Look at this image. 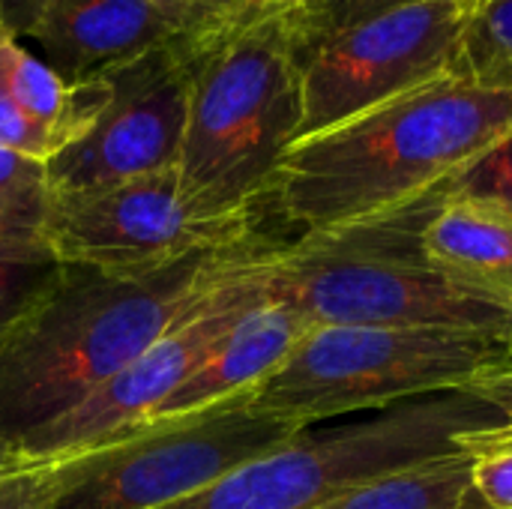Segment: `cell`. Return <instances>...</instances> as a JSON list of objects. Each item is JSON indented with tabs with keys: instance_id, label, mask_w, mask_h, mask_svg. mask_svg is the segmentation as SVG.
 Returning a JSON list of instances; mask_svg holds the SVG:
<instances>
[{
	"instance_id": "obj_1",
	"label": "cell",
	"mask_w": 512,
	"mask_h": 509,
	"mask_svg": "<svg viewBox=\"0 0 512 509\" xmlns=\"http://www.w3.org/2000/svg\"><path fill=\"white\" fill-rule=\"evenodd\" d=\"M198 255L153 276L60 264L39 300L0 339V432L21 447L156 339L216 303L231 264L255 249Z\"/></svg>"
},
{
	"instance_id": "obj_2",
	"label": "cell",
	"mask_w": 512,
	"mask_h": 509,
	"mask_svg": "<svg viewBox=\"0 0 512 509\" xmlns=\"http://www.w3.org/2000/svg\"><path fill=\"white\" fill-rule=\"evenodd\" d=\"M510 129L512 90L444 78L300 138L267 204L300 234L384 216L450 186Z\"/></svg>"
},
{
	"instance_id": "obj_3",
	"label": "cell",
	"mask_w": 512,
	"mask_h": 509,
	"mask_svg": "<svg viewBox=\"0 0 512 509\" xmlns=\"http://www.w3.org/2000/svg\"><path fill=\"white\" fill-rule=\"evenodd\" d=\"M180 48L189 66L183 198L207 219L255 216L303 123L294 9L243 3L180 36Z\"/></svg>"
},
{
	"instance_id": "obj_4",
	"label": "cell",
	"mask_w": 512,
	"mask_h": 509,
	"mask_svg": "<svg viewBox=\"0 0 512 509\" xmlns=\"http://www.w3.org/2000/svg\"><path fill=\"white\" fill-rule=\"evenodd\" d=\"M441 198L444 189L267 249L255 264L264 300L294 309L309 327H459L507 336L510 312L447 282L423 252L420 234Z\"/></svg>"
},
{
	"instance_id": "obj_5",
	"label": "cell",
	"mask_w": 512,
	"mask_h": 509,
	"mask_svg": "<svg viewBox=\"0 0 512 509\" xmlns=\"http://www.w3.org/2000/svg\"><path fill=\"white\" fill-rule=\"evenodd\" d=\"M504 426V414L474 390L417 396L312 423L210 489L165 509H318L387 474L462 456L465 441Z\"/></svg>"
},
{
	"instance_id": "obj_6",
	"label": "cell",
	"mask_w": 512,
	"mask_h": 509,
	"mask_svg": "<svg viewBox=\"0 0 512 509\" xmlns=\"http://www.w3.org/2000/svg\"><path fill=\"white\" fill-rule=\"evenodd\" d=\"M507 336L459 327H309L252 402L312 426L405 399L468 390L510 369Z\"/></svg>"
},
{
	"instance_id": "obj_7",
	"label": "cell",
	"mask_w": 512,
	"mask_h": 509,
	"mask_svg": "<svg viewBox=\"0 0 512 509\" xmlns=\"http://www.w3.org/2000/svg\"><path fill=\"white\" fill-rule=\"evenodd\" d=\"M261 411L252 390L219 405L141 423L90 450L45 465V509H165L303 432Z\"/></svg>"
},
{
	"instance_id": "obj_8",
	"label": "cell",
	"mask_w": 512,
	"mask_h": 509,
	"mask_svg": "<svg viewBox=\"0 0 512 509\" xmlns=\"http://www.w3.org/2000/svg\"><path fill=\"white\" fill-rule=\"evenodd\" d=\"M258 216L207 219L183 198L177 168L51 192L45 246L57 264L111 276H153L213 252L261 246Z\"/></svg>"
},
{
	"instance_id": "obj_9",
	"label": "cell",
	"mask_w": 512,
	"mask_h": 509,
	"mask_svg": "<svg viewBox=\"0 0 512 509\" xmlns=\"http://www.w3.org/2000/svg\"><path fill=\"white\" fill-rule=\"evenodd\" d=\"M468 12L471 0H414L297 48L303 81L300 138L462 75Z\"/></svg>"
},
{
	"instance_id": "obj_10",
	"label": "cell",
	"mask_w": 512,
	"mask_h": 509,
	"mask_svg": "<svg viewBox=\"0 0 512 509\" xmlns=\"http://www.w3.org/2000/svg\"><path fill=\"white\" fill-rule=\"evenodd\" d=\"M267 249L273 246L240 255L231 264L222 294L210 309H204L201 315L183 321L180 327L156 339L144 354H138L129 366H123L78 408H72L51 426L30 435L18 447L21 456L30 462H51L60 456L90 450L114 435H123L147 423L150 414L204 363V357L216 348V342L249 309L267 303L255 270L258 258Z\"/></svg>"
},
{
	"instance_id": "obj_11",
	"label": "cell",
	"mask_w": 512,
	"mask_h": 509,
	"mask_svg": "<svg viewBox=\"0 0 512 509\" xmlns=\"http://www.w3.org/2000/svg\"><path fill=\"white\" fill-rule=\"evenodd\" d=\"M108 102L93 129L45 162L51 192L120 183L177 168L189 117L180 36L99 72Z\"/></svg>"
},
{
	"instance_id": "obj_12",
	"label": "cell",
	"mask_w": 512,
	"mask_h": 509,
	"mask_svg": "<svg viewBox=\"0 0 512 509\" xmlns=\"http://www.w3.org/2000/svg\"><path fill=\"white\" fill-rule=\"evenodd\" d=\"M3 27L33 39L66 81L93 78L177 39V27L150 0H0Z\"/></svg>"
},
{
	"instance_id": "obj_13",
	"label": "cell",
	"mask_w": 512,
	"mask_h": 509,
	"mask_svg": "<svg viewBox=\"0 0 512 509\" xmlns=\"http://www.w3.org/2000/svg\"><path fill=\"white\" fill-rule=\"evenodd\" d=\"M306 330L309 321L282 303H261L249 309L216 342L204 363L150 414L147 423L183 417L255 390L270 372L282 366Z\"/></svg>"
},
{
	"instance_id": "obj_14",
	"label": "cell",
	"mask_w": 512,
	"mask_h": 509,
	"mask_svg": "<svg viewBox=\"0 0 512 509\" xmlns=\"http://www.w3.org/2000/svg\"><path fill=\"white\" fill-rule=\"evenodd\" d=\"M429 264L456 288L512 312V210L471 195H447L423 225Z\"/></svg>"
},
{
	"instance_id": "obj_15",
	"label": "cell",
	"mask_w": 512,
	"mask_h": 509,
	"mask_svg": "<svg viewBox=\"0 0 512 509\" xmlns=\"http://www.w3.org/2000/svg\"><path fill=\"white\" fill-rule=\"evenodd\" d=\"M0 75L21 114L48 138L54 156L81 141L108 102L102 75L66 81L0 24Z\"/></svg>"
},
{
	"instance_id": "obj_16",
	"label": "cell",
	"mask_w": 512,
	"mask_h": 509,
	"mask_svg": "<svg viewBox=\"0 0 512 509\" xmlns=\"http://www.w3.org/2000/svg\"><path fill=\"white\" fill-rule=\"evenodd\" d=\"M318 509H480L471 489V456L435 459L357 486Z\"/></svg>"
},
{
	"instance_id": "obj_17",
	"label": "cell",
	"mask_w": 512,
	"mask_h": 509,
	"mask_svg": "<svg viewBox=\"0 0 512 509\" xmlns=\"http://www.w3.org/2000/svg\"><path fill=\"white\" fill-rule=\"evenodd\" d=\"M48 201L45 162L0 147V252H48L42 234Z\"/></svg>"
},
{
	"instance_id": "obj_18",
	"label": "cell",
	"mask_w": 512,
	"mask_h": 509,
	"mask_svg": "<svg viewBox=\"0 0 512 509\" xmlns=\"http://www.w3.org/2000/svg\"><path fill=\"white\" fill-rule=\"evenodd\" d=\"M462 75L480 87L512 90V0H471Z\"/></svg>"
},
{
	"instance_id": "obj_19",
	"label": "cell",
	"mask_w": 512,
	"mask_h": 509,
	"mask_svg": "<svg viewBox=\"0 0 512 509\" xmlns=\"http://www.w3.org/2000/svg\"><path fill=\"white\" fill-rule=\"evenodd\" d=\"M57 270L51 252H0V339L39 300Z\"/></svg>"
},
{
	"instance_id": "obj_20",
	"label": "cell",
	"mask_w": 512,
	"mask_h": 509,
	"mask_svg": "<svg viewBox=\"0 0 512 509\" xmlns=\"http://www.w3.org/2000/svg\"><path fill=\"white\" fill-rule=\"evenodd\" d=\"M444 192L489 198L512 210V129L480 159H474L450 186H444Z\"/></svg>"
},
{
	"instance_id": "obj_21",
	"label": "cell",
	"mask_w": 512,
	"mask_h": 509,
	"mask_svg": "<svg viewBox=\"0 0 512 509\" xmlns=\"http://www.w3.org/2000/svg\"><path fill=\"white\" fill-rule=\"evenodd\" d=\"M414 3V0H303L294 9V30H297V48L342 30L360 18H369L375 12Z\"/></svg>"
},
{
	"instance_id": "obj_22",
	"label": "cell",
	"mask_w": 512,
	"mask_h": 509,
	"mask_svg": "<svg viewBox=\"0 0 512 509\" xmlns=\"http://www.w3.org/2000/svg\"><path fill=\"white\" fill-rule=\"evenodd\" d=\"M471 489L480 509H512V450L474 453Z\"/></svg>"
},
{
	"instance_id": "obj_23",
	"label": "cell",
	"mask_w": 512,
	"mask_h": 509,
	"mask_svg": "<svg viewBox=\"0 0 512 509\" xmlns=\"http://www.w3.org/2000/svg\"><path fill=\"white\" fill-rule=\"evenodd\" d=\"M0 147L15 150V153H21L27 159H36V162H51L54 159V147L21 114V108L9 96V87H6L3 75H0Z\"/></svg>"
},
{
	"instance_id": "obj_24",
	"label": "cell",
	"mask_w": 512,
	"mask_h": 509,
	"mask_svg": "<svg viewBox=\"0 0 512 509\" xmlns=\"http://www.w3.org/2000/svg\"><path fill=\"white\" fill-rule=\"evenodd\" d=\"M48 477L42 462H24L18 471L0 480V509H45Z\"/></svg>"
},
{
	"instance_id": "obj_25",
	"label": "cell",
	"mask_w": 512,
	"mask_h": 509,
	"mask_svg": "<svg viewBox=\"0 0 512 509\" xmlns=\"http://www.w3.org/2000/svg\"><path fill=\"white\" fill-rule=\"evenodd\" d=\"M150 3L177 27L180 36L210 27L228 12H234L237 6H243V0H150Z\"/></svg>"
},
{
	"instance_id": "obj_26",
	"label": "cell",
	"mask_w": 512,
	"mask_h": 509,
	"mask_svg": "<svg viewBox=\"0 0 512 509\" xmlns=\"http://www.w3.org/2000/svg\"><path fill=\"white\" fill-rule=\"evenodd\" d=\"M468 390H474L489 405H495L504 414L507 426L512 429V366L510 369H501V372H492V375H486L480 381H474Z\"/></svg>"
},
{
	"instance_id": "obj_27",
	"label": "cell",
	"mask_w": 512,
	"mask_h": 509,
	"mask_svg": "<svg viewBox=\"0 0 512 509\" xmlns=\"http://www.w3.org/2000/svg\"><path fill=\"white\" fill-rule=\"evenodd\" d=\"M27 459L21 456V450L0 432V477H6V474H12V471H18L21 465H24Z\"/></svg>"
},
{
	"instance_id": "obj_28",
	"label": "cell",
	"mask_w": 512,
	"mask_h": 509,
	"mask_svg": "<svg viewBox=\"0 0 512 509\" xmlns=\"http://www.w3.org/2000/svg\"><path fill=\"white\" fill-rule=\"evenodd\" d=\"M243 3H249V6H291V9H297L303 0H243Z\"/></svg>"
},
{
	"instance_id": "obj_29",
	"label": "cell",
	"mask_w": 512,
	"mask_h": 509,
	"mask_svg": "<svg viewBox=\"0 0 512 509\" xmlns=\"http://www.w3.org/2000/svg\"><path fill=\"white\" fill-rule=\"evenodd\" d=\"M507 345H510V357H512V312H510V330H507Z\"/></svg>"
},
{
	"instance_id": "obj_30",
	"label": "cell",
	"mask_w": 512,
	"mask_h": 509,
	"mask_svg": "<svg viewBox=\"0 0 512 509\" xmlns=\"http://www.w3.org/2000/svg\"><path fill=\"white\" fill-rule=\"evenodd\" d=\"M0 24H3V9H0Z\"/></svg>"
},
{
	"instance_id": "obj_31",
	"label": "cell",
	"mask_w": 512,
	"mask_h": 509,
	"mask_svg": "<svg viewBox=\"0 0 512 509\" xmlns=\"http://www.w3.org/2000/svg\"><path fill=\"white\" fill-rule=\"evenodd\" d=\"M0 480H3V477H0Z\"/></svg>"
}]
</instances>
